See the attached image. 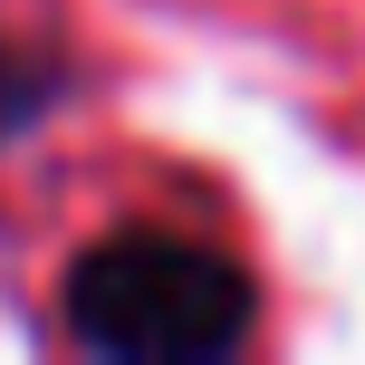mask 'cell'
I'll return each instance as SVG.
<instances>
[{"label":"cell","instance_id":"1","mask_svg":"<svg viewBox=\"0 0 365 365\" xmlns=\"http://www.w3.org/2000/svg\"><path fill=\"white\" fill-rule=\"evenodd\" d=\"M68 327L106 356H231L250 336V279L173 231H115L68 269Z\"/></svg>","mask_w":365,"mask_h":365},{"label":"cell","instance_id":"2","mask_svg":"<svg viewBox=\"0 0 365 365\" xmlns=\"http://www.w3.org/2000/svg\"><path fill=\"white\" fill-rule=\"evenodd\" d=\"M58 87H68V77H58L48 58H29V48H0V135H19L38 106H58Z\"/></svg>","mask_w":365,"mask_h":365}]
</instances>
